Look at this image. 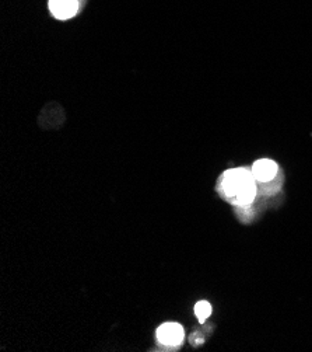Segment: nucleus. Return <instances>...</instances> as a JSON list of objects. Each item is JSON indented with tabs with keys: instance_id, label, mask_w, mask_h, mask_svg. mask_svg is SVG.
Returning <instances> with one entry per match:
<instances>
[{
	"instance_id": "f257e3e1",
	"label": "nucleus",
	"mask_w": 312,
	"mask_h": 352,
	"mask_svg": "<svg viewBox=\"0 0 312 352\" xmlns=\"http://www.w3.org/2000/svg\"><path fill=\"white\" fill-rule=\"evenodd\" d=\"M255 177L252 170L248 168H234V170H227L223 175L221 180V187H223V192L230 197V198H235V195L238 194V191L241 188H244L248 184L255 183Z\"/></svg>"
},
{
	"instance_id": "f03ea898",
	"label": "nucleus",
	"mask_w": 312,
	"mask_h": 352,
	"mask_svg": "<svg viewBox=\"0 0 312 352\" xmlns=\"http://www.w3.org/2000/svg\"><path fill=\"white\" fill-rule=\"evenodd\" d=\"M48 6L51 14L58 20H69L82 10L79 0H49Z\"/></svg>"
},
{
	"instance_id": "7ed1b4c3",
	"label": "nucleus",
	"mask_w": 312,
	"mask_h": 352,
	"mask_svg": "<svg viewBox=\"0 0 312 352\" xmlns=\"http://www.w3.org/2000/svg\"><path fill=\"white\" fill-rule=\"evenodd\" d=\"M185 333L181 324L177 323H164L157 330L158 342L167 346H177L184 341Z\"/></svg>"
},
{
	"instance_id": "20e7f679",
	"label": "nucleus",
	"mask_w": 312,
	"mask_h": 352,
	"mask_svg": "<svg viewBox=\"0 0 312 352\" xmlns=\"http://www.w3.org/2000/svg\"><path fill=\"white\" fill-rule=\"evenodd\" d=\"M277 171H279V167L270 159H261L252 167L254 177L256 179V182L261 183L272 182L276 177Z\"/></svg>"
},
{
	"instance_id": "39448f33",
	"label": "nucleus",
	"mask_w": 312,
	"mask_h": 352,
	"mask_svg": "<svg viewBox=\"0 0 312 352\" xmlns=\"http://www.w3.org/2000/svg\"><path fill=\"white\" fill-rule=\"evenodd\" d=\"M255 197H256V186L255 183H252L238 191V194L235 195V201L241 206H250L255 199Z\"/></svg>"
},
{
	"instance_id": "423d86ee",
	"label": "nucleus",
	"mask_w": 312,
	"mask_h": 352,
	"mask_svg": "<svg viewBox=\"0 0 312 352\" xmlns=\"http://www.w3.org/2000/svg\"><path fill=\"white\" fill-rule=\"evenodd\" d=\"M195 314L196 318L200 323H203L209 316L212 314V306L209 302L206 300H202V302H197L196 306H195Z\"/></svg>"
},
{
	"instance_id": "0eeeda50",
	"label": "nucleus",
	"mask_w": 312,
	"mask_h": 352,
	"mask_svg": "<svg viewBox=\"0 0 312 352\" xmlns=\"http://www.w3.org/2000/svg\"><path fill=\"white\" fill-rule=\"evenodd\" d=\"M79 2H80V5H82V10L84 9V6H86V2H87V0H79Z\"/></svg>"
}]
</instances>
